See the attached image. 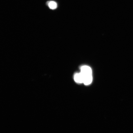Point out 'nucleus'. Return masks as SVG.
Listing matches in <instances>:
<instances>
[{"label":"nucleus","mask_w":133,"mask_h":133,"mask_svg":"<svg viewBox=\"0 0 133 133\" xmlns=\"http://www.w3.org/2000/svg\"><path fill=\"white\" fill-rule=\"evenodd\" d=\"M81 72L84 75H92V70L89 66L85 65L81 66Z\"/></svg>","instance_id":"nucleus-1"},{"label":"nucleus","mask_w":133,"mask_h":133,"mask_svg":"<svg viewBox=\"0 0 133 133\" xmlns=\"http://www.w3.org/2000/svg\"><path fill=\"white\" fill-rule=\"evenodd\" d=\"M83 75L84 76L83 83L85 85H88L91 84L92 81V75H84L83 74Z\"/></svg>","instance_id":"nucleus-2"},{"label":"nucleus","mask_w":133,"mask_h":133,"mask_svg":"<svg viewBox=\"0 0 133 133\" xmlns=\"http://www.w3.org/2000/svg\"><path fill=\"white\" fill-rule=\"evenodd\" d=\"M74 79L75 81L77 83H83L84 76L81 72L79 73H77L75 75Z\"/></svg>","instance_id":"nucleus-3"},{"label":"nucleus","mask_w":133,"mask_h":133,"mask_svg":"<svg viewBox=\"0 0 133 133\" xmlns=\"http://www.w3.org/2000/svg\"><path fill=\"white\" fill-rule=\"evenodd\" d=\"M48 6L52 10L56 9L57 7V4L54 1L49 2L48 3Z\"/></svg>","instance_id":"nucleus-4"}]
</instances>
